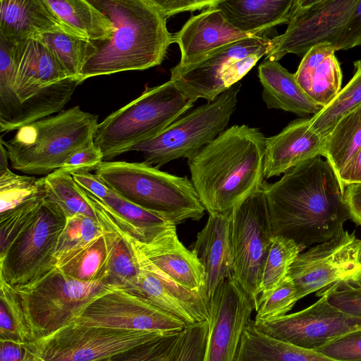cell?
<instances>
[{
  "label": "cell",
  "instance_id": "6da1fadb",
  "mask_svg": "<svg viewBox=\"0 0 361 361\" xmlns=\"http://www.w3.org/2000/svg\"><path fill=\"white\" fill-rule=\"evenodd\" d=\"M272 233L293 240L303 251L329 240L350 219L339 178L322 156L286 171L277 181L264 182Z\"/></svg>",
  "mask_w": 361,
  "mask_h": 361
},
{
  "label": "cell",
  "instance_id": "7a4b0ae2",
  "mask_svg": "<svg viewBox=\"0 0 361 361\" xmlns=\"http://www.w3.org/2000/svg\"><path fill=\"white\" fill-rule=\"evenodd\" d=\"M266 139L259 128L235 125L188 159L190 180L209 214H231L262 190Z\"/></svg>",
  "mask_w": 361,
  "mask_h": 361
},
{
  "label": "cell",
  "instance_id": "3957f363",
  "mask_svg": "<svg viewBox=\"0 0 361 361\" xmlns=\"http://www.w3.org/2000/svg\"><path fill=\"white\" fill-rule=\"evenodd\" d=\"M113 23L110 39L94 42V53L85 62L80 77L85 80L160 65L173 34L166 18L152 0H89Z\"/></svg>",
  "mask_w": 361,
  "mask_h": 361
},
{
  "label": "cell",
  "instance_id": "277c9868",
  "mask_svg": "<svg viewBox=\"0 0 361 361\" xmlns=\"http://www.w3.org/2000/svg\"><path fill=\"white\" fill-rule=\"evenodd\" d=\"M98 116L79 106L19 128L4 141L12 167L30 175L47 176L60 169L78 149L94 140Z\"/></svg>",
  "mask_w": 361,
  "mask_h": 361
},
{
  "label": "cell",
  "instance_id": "5b68a950",
  "mask_svg": "<svg viewBox=\"0 0 361 361\" xmlns=\"http://www.w3.org/2000/svg\"><path fill=\"white\" fill-rule=\"evenodd\" d=\"M95 173L130 202L178 225L199 221L205 211L186 176L162 171L145 162L104 161Z\"/></svg>",
  "mask_w": 361,
  "mask_h": 361
},
{
  "label": "cell",
  "instance_id": "8992f818",
  "mask_svg": "<svg viewBox=\"0 0 361 361\" xmlns=\"http://www.w3.org/2000/svg\"><path fill=\"white\" fill-rule=\"evenodd\" d=\"M194 103L171 80L146 86L140 97L98 124L94 142L103 153L104 161H111L161 133Z\"/></svg>",
  "mask_w": 361,
  "mask_h": 361
},
{
  "label": "cell",
  "instance_id": "52a82bcc",
  "mask_svg": "<svg viewBox=\"0 0 361 361\" xmlns=\"http://www.w3.org/2000/svg\"><path fill=\"white\" fill-rule=\"evenodd\" d=\"M13 44V86L21 104L18 129L61 111L81 83L68 77L39 37Z\"/></svg>",
  "mask_w": 361,
  "mask_h": 361
},
{
  "label": "cell",
  "instance_id": "ba28073f",
  "mask_svg": "<svg viewBox=\"0 0 361 361\" xmlns=\"http://www.w3.org/2000/svg\"><path fill=\"white\" fill-rule=\"evenodd\" d=\"M237 82L212 102L185 113L155 137L135 145L145 164L159 169L180 158L188 159L224 133L238 102Z\"/></svg>",
  "mask_w": 361,
  "mask_h": 361
},
{
  "label": "cell",
  "instance_id": "9c48e42d",
  "mask_svg": "<svg viewBox=\"0 0 361 361\" xmlns=\"http://www.w3.org/2000/svg\"><path fill=\"white\" fill-rule=\"evenodd\" d=\"M67 218L47 192L36 214L0 257V278L25 288L57 266L55 252Z\"/></svg>",
  "mask_w": 361,
  "mask_h": 361
},
{
  "label": "cell",
  "instance_id": "30bf717a",
  "mask_svg": "<svg viewBox=\"0 0 361 361\" xmlns=\"http://www.w3.org/2000/svg\"><path fill=\"white\" fill-rule=\"evenodd\" d=\"M170 334L71 322L27 345L33 361H111Z\"/></svg>",
  "mask_w": 361,
  "mask_h": 361
},
{
  "label": "cell",
  "instance_id": "8fae6325",
  "mask_svg": "<svg viewBox=\"0 0 361 361\" xmlns=\"http://www.w3.org/2000/svg\"><path fill=\"white\" fill-rule=\"evenodd\" d=\"M111 288L104 279L79 281L57 267L25 288H14L25 310L34 342L71 323L84 305Z\"/></svg>",
  "mask_w": 361,
  "mask_h": 361
},
{
  "label": "cell",
  "instance_id": "7c38bea8",
  "mask_svg": "<svg viewBox=\"0 0 361 361\" xmlns=\"http://www.w3.org/2000/svg\"><path fill=\"white\" fill-rule=\"evenodd\" d=\"M231 236V276L250 295L256 308L262 269L274 237L262 190L234 208Z\"/></svg>",
  "mask_w": 361,
  "mask_h": 361
},
{
  "label": "cell",
  "instance_id": "4fadbf2b",
  "mask_svg": "<svg viewBox=\"0 0 361 361\" xmlns=\"http://www.w3.org/2000/svg\"><path fill=\"white\" fill-rule=\"evenodd\" d=\"M357 0H295L286 31L271 38L264 60L279 61L285 55L303 57L314 46L332 44Z\"/></svg>",
  "mask_w": 361,
  "mask_h": 361
},
{
  "label": "cell",
  "instance_id": "5bb4252c",
  "mask_svg": "<svg viewBox=\"0 0 361 361\" xmlns=\"http://www.w3.org/2000/svg\"><path fill=\"white\" fill-rule=\"evenodd\" d=\"M73 323L125 330L183 331L188 326L173 314L128 291L111 288L84 305Z\"/></svg>",
  "mask_w": 361,
  "mask_h": 361
},
{
  "label": "cell",
  "instance_id": "9a60e30c",
  "mask_svg": "<svg viewBox=\"0 0 361 361\" xmlns=\"http://www.w3.org/2000/svg\"><path fill=\"white\" fill-rule=\"evenodd\" d=\"M360 252L361 239L344 229L332 239L300 252L287 275L298 300L359 272Z\"/></svg>",
  "mask_w": 361,
  "mask_h": 361
},
{
  "label": "cell",
  "instance_id": "2e32d148",
  "mask_svg": "<svg viewBox=\"0 0 361 361\" xmlns=\"http://www.w3.org/2000/svg\"><path fill=\"white\" fill-rule=\"evenodd\" d=\"M253 322L259 331L267 336L313 350L361 328V319L337 310L324 295L300 311L268 320H253Z\"/></svg>",
  "mask_w": 361,
  "mask_h": 361
},
{
  "label": "cell",
  "instance_id": "e0dca14e",
  "mask_svg": "<svg viewBox=\"0 0 361 361\" xmlns=\"http://www.w3.org/2000/svg\"><path fill=\"white\" fill-rule=\"evenodd\" d=\"M255 309L252 298L232 276L221 281L209 300L202 361H235L244 329Z\"/></svg>",
  "mask_w": 361,
  "mask_h": 361
},
{
  "label": "cell",
  "instance_id": "ac0fdd59",
  "mask_svg": "<svg viewBox=\"0 0 361 361\" xmlns=\"http://www.w3.org/2000/svg\"><path fill=\"white\" fill-rule=\"evenodd\" d=\"M271 38L252 37L222 46L197 62L171 68V78L180 92L195 102L199 98L212 102L226 92L223 76L238 60L257 54H267Z\"/></svg>",
  "mask_w": 361,
  "mask_h": 361
},
{
  "label": "cell",
  "instance_id": "d6986e66",
  "mask_svg": "<svg viewBox=\"0 0 361 361\" xmlns=\"http://www.w3.org/2000/svg\"><path fill=\"white\" fill-rule=\"evenodd\" d=\"M137 257L140 273L132 293L173 314L188 326L209 319V299L206 293L189 290L173 280L153 264L130 238Z\"/></svg>",
  "mask_w": 361,
  "mask_h": 361
},
{
  "label": "cell",
  "instance_id": "ffe728a7",
  "mask_svg": "<svg viewBox=\"0 0 361 361\" xmlns=\"http://www.w3.org/2000/svg\"><path fill=\"white\" fill-rule=\"evenodd\" d=\"M77 186L94 211L101 225L113 226L139 243H148L176 226L162 216L130 202L111 188L106 197L99 200Z\"/></svg>",
  "mask_w": 361,
  "mask_h": 361
},
{
  "label": "cell",
  "instance_id": "44dd1931",
  "mask_svg": "<svg viewBox=\"0 0 361 361\" xmlns=\"http://www.w3.org/2000/svg\"><path fill=\"white\" fill-rule=\"evenodd\" d=\"M254 36L232 25L221 11L214 7L191 16L182 28L173 34L174 43L180 50V66L195 63L212 51Z\"/></svg>",
  "mask_w": 361,
  "mask_h": 361
},
{
  "label": "cell",
  "instance_id": "7402d4cb",
  "mask_svg": "<svg viewBox=\"0 0 361 361\" xmlns=\"http://www.w3.org/2000/svg\"><path fill=\"white\" fill-rule=\"evenodd\" d=\"M324 137L310 126V118L290 122L278 134L267 137L264 157V178L284 174L298 164L323 157Z\"/></svg>",
  "mask_w": 361,
  "mask_h": 361
},
{
  "label": "cell",
  "instance_id": "603a6c76",
  "mask_svg": "<svg viewBox=\"0 0 361 361\" xmlns=\"http://www.w3.org/2000/svg\"><path fill=\"white\" fill-rule=\"evenodd\" d=\"M132 240L153 264L176 283L189 290L207 294L204 268L195 252L179 240L176 226L148 243Z\"/></svg>",
  "mask_w": 361,
  "mask_h": 361
},
{
  "label": "cell",
  "instance_id": "cb8c5ba5",
  "mask_svg": "<svg viewBox=\"0 0 361 361\" xmlns=\"http://www.w3.org/2000/svg\"><path fill=\"white\" fill-rule=\"evenodd\" d=\"M231 214H209L192 245V250L204 268L209 300L218 285L232 275Z\"/></svg>",
  "mask_w": 361,
  "mask_h": 361
},
{
  "label": "cell",
  "instance_id": "d4e9b609",
  "mask_svg": "<svg viewBox=\"0 0 361 361\" xmlns=\"http://www.w3.org/2000/svg\"><path fill=\"white\" fill-rule=\"evenodd\" d=\"M335 52L328 42L314 46L302 58L294 73L302 91L322 108L341 90L343 74Z\"/></svg>",
  "mask_w": 361,
  "mask_h": 361
},
{
  "label": "cell",
  "instance_id": "484cf974",
  "mask_svg": "<svg viewBox=\"0 0 361 361\" xmlns=\"http://www.w3.org/2000/svg\"><path fill=\"white\" fill-rule=\"evenodd\" d=\"M295 0H217L214 6L240 31L257 37L288 24Z\"/></svg>",
  "mask_w": 361,
  "mask_h": 361
},
{
  "label": "cell",
  "instance_id": "4316f807",
  "mask_svg": "<svg viewBox=\"0 0 361 361\" xmlns=\"http://www.w3.org/2000/svg\"><path fill=\"white\" fill-rule=\"evenodd\" d=\"M61 27L44 0H1L0 37L17 43Z\"/></svg>",
  "mask_w": 361,
  "mask_h": 361
},
{
  "label": "cell",
  "instance_id": "83f0119b",
  "mask_svg": "<svg viewBox=\"0 0 361 361\" xmlns=\"http://www.w3.org/2000/svg\"><path fill=\"white\" fill-rule=\"evenodd\" d=\"M257 70L262 87V97L268 109L283 110L302 118L313 116L321 110L322 107L302 91L294 73L279 61L264 59Z\"/></svg>",
  "mask_w": 361,
  "mask_h": 361
},
{
  "label": "cell",
  "instance_id": "f1b7e54d",
  "mask_svg": "<svg viewBox=\"0 0 361 361\" xmlns=\"http://www.w3.org/2000/svg\"><path fill=\"white\" fill-rule=\"evenodd\" d=\"M44 1L65 30L93 42L111 38L113 23L89 0Z\"/></svg>",
  "mask_w": 361,
  "mask_h": 361
},
{
  "label": "cell",
  "instance_id": "f546056e",
  "mask_svg": "<svg viewBox=\"0 0 361 361\" xmlns=\"http://www.w3.org/2000/svg\"><path fill=\"white\" fill-rule=\"evenodd\" d=\"M235 361H337L317 350L293 345L259 331L253 320L245 326Z\"/></svg>",
  "mask_w": 361,
  "mask_h": 361
},
{
  "label": "cell",
  "instance_id": "4dcf8cb0",
  "mask_svg": "<svg viewBox=\"0 0 361 361\" xmlns=\"http://www.w3.org/2000/svg\"><path fill=\"white\" fill-rule=\"evenodd\" d=\"M109 247L105 281L110 286L132 293L140 267L130 238L109 225H102Z\"/></svg>",
  "mask_w": 361,
  "mask_h": 361
},
{
  "label": "cell",
  "instance_id": "1f68e13d",
  "mask_svg": "<svg viewBox=\"0 0 361 361\" xmlns=\"http://www.w3.org/2000/svg\"><path fill=\"white\" fill-rule=\"evenodd\" d=\"M361 148V105L344 115L324 137L323 157L338 177Z\"/></svg>",
  "mask_w": 361,
  "mask_h": 361
},
{
  "label": "cell",
  "instance_id": "d6a6232c",
  "mask_svg": "<svg viewBox=\"0 0 361 361\" xmlns=\"http://www.w3.org/2000/svg\"><path fill=\"white\" fill-rule=\"evenodd\" d=\"M37 37L47 47L68 77L80 80L85 62L95 51L94 42L75 35L62 27Z\"/></svg>",
  "mask_w": 361,
  "mask_h": 361
},
{
  "label": "cell",
  "instance_id": "836d02e7",
  "mask_svg": "<svg viewBox=\"0 0 361 361\" xmlns=\"http://www.w3.org/2000/svg\"><path fill=\"white\" fill-rule=\"evenodd\" d=\"M109 258L105 233L57 266L66 276L82 282L104 279Z\"/></svg>",
  "mask_w": 361,
  "mask_h": 361
},
{
  "label": "cell",
  "instance_id": "e575fe53",
  "mask_svg": "<svg viewBox=\"0 0 361 361\" xmlns=\"http://www.w3.org/2000/svg\"><path fill=\"white\" fill-rule=\"evenodd\" d=\"M355 71L349 82L326 106L310 117L313 130L325 137L346 114L361 105V59L354 62Z\"/></svg>",
  "mask_w": 361,
  "mask_h": 361
},
{
  "label": "cell",
  "instance_id": "d590c367",
  "mask_svg": "<svg viewBox=\"0 0 361 361\" xmlns=\"http://www.w3.org/2000/svg\"><path fill=\"white\" fill-rule=\"evenodd\" d=\"M13 44L0 37V132L18 129L21 104L13 86Z\"/></svg>",
  "mask_w": 361,
  "mask_h": 361
},
{
  "label": "cell",
  "instance_id": "8d00e7d4",
  "mask_svg": "<svg viewBox=\"0 0 361 361\" xmlns=\"http://www.w3.org/2000/svg\"><path fill=\"white\" fill-rule=\"evenodd\" d=\"M43 178L47 192L59 204L66 218L79 214L99 222L71 173L57 169Z\"/></svg>",
  "mask_w": 361,
  "mask_h": 361
},
{
  "label": "cell",
  "instance_id": "74e56055",
  "mask_svg": "<svg viewBox=\"0 0 361 361\" xmlns=\"http://www.w3.org/2000/svg\"><path fill=\"white\" fill-rule=\"evenodd\" d=\"M301 252L293 240L274 235L262 269L260 295L272 290L285 279L291 264Z\"/></svg>",
  "mask_w": 361,
  "mask_h": 361
},
{
  "label": "cell",
  "instance_id": "f35d334b",
  "mask_svg": "<svg viewBox=\"0 0 361 361\" xmlns=\"http://www.w3.org/2000/svg\"><path fill=\"white\" fill-rule=\"evenodd\" d=\"M45 191L44 178L19 175L9 168L0 170V216Z\"/></svg>",
  "mask_w": 361,
  "mask_h": 361
},
{
  "label": "cell",
  "instance_id": "ab89813d",
  "mask_svg": "<svg viewBox=\"0 0 361 361\" xmlns=\"http://www.w3.org/2000/svg\"><path fill=\"white\" fill-rule=\"evenodd\" d=\"M104 233L100 223L87 216L78 214L67 218L55 252L57 266Z\"/></svg>",
  "mask_w": 361,
  "mask_h": 361
},
{
  "label": "cell",
  "instance_id": "60d3db41",
  "mask_svg": "<svg viewBox=\"0 0 361 361\" xmlns=\"http://www.w3.org/2000/svg\"><path fill=\"white\" fill-rule=\"evenodd\" d=\"M329 303L352 317L361 319V270L317 293Z\"/></svg>",
  "mask_w": 361,
  "mask_h": 361
},
{
  "label": "cell",
  "instance_id": "b9f144b4",
  "mask_svg": "<svg viewBox=\"0 0 361 361\" xmlns=\"http://www.w3.org/2000/svg\"><path fill=\"white\" fill-rule=\"evenodd\" d=\"M298 301L295 286L287 276L274 289L260 295L255 320L263 321L287 314Z\"/></svg>",
  "mask_w": 361,
  "mask_h": 361
},
{
  "label": "cell",
  "instance_id": "7bdbcfd3",
  "mask_svg": "<svg viewBox=\"0 0 361 361\" xmlns=\"http://www.w3.org/2000/svg\"><path fill=\"white\" fill-rule=\"evenodd\" d=\"M45 195L46 188L42 194L0 216V257L36 214Z\"/></svg>",
  "mask_w": 361,
  "mask_h": 361
},
{
  "label": "cell",
  "instance_id": "ee69618b",
  "mask_svg": "<svg viewBox=\"0 0 361 361\" xmlns=\"http://www.w3.org/2000/svg\"><path fill=\"white\" fill-rule=\"evenodd\" d=\"M183 331L170 334L111 361H171Z\"/></svg>",
  "mask_w": 361,
  "mask_h": 361
},
{
  "label": "cell",
  "instance_id": "f6af8a7d",
  "mask_svg": "<svg viewBox=\"0 0 361 361\" xmlns=\"http://www.w3.org/2000/svg\"><path fill=\"white\" fill-rule=\"evenodd\" d=\"M0 298L11 317L18 340L23 344L33 343L28 318L20 298L13 286L0 278Z\"/></svg>",
  "mask_w": 361,
  "mask_h": 361
},
{
  "label": "cell",
  "instance_id": "bcb514c9",
  "mask_svg": "<svg viewBox=\"0 0 361 361\" xmlns=\"http://www.w3.org/2000/svg\"><path fill=\"white\" fill-rule=\"evenodd\" d=\"M207 330V322L185 328L171 361H202Z\"/></svg>",
  "mask_w": 361,
  "mask_h": 361
},
{
  "label": "cell",
  "instance_id": "7dc6e473",
  "mask_svg": "<svg viewBox=\"0 0 361 361\" xmlns=\"http://www.w3.org/2000/svg\"><path fill=\"white\" fill-rule=\"evenodd\" d=\"M317 351L337 361H361V328L342 335Z\"/></svg>",
  "mask_w": 361,
  "mask_h": 361
},
{
  "label": "cell",
  "instance_id": "c3c4849f",
  "mask_svg": "<svg viewBox=\"0 0 361 361\" xmlns=\"http://www.w3.org/2000/svg\"><path fill=\"white\" fill-rule=\"evenodd\" d=\"M102 161L103 153L92 140L72 153L59 169L69 173L95 171Z\"/></svg>",
  "mask_w": 361,
  "mask_h": 361
},
{
  "label": "cell",
  "instance_id": "681fc988",
  "mask_svg": "<svg viewBox=\"0 0 361 361\" xmlns=\"http://www.w3.org/2000/svg\"><path fill=\"white\" fill-rule=\"evenodd\" d=\"M332 46L335 51L361 46V0H357Z\"/></svg>",
  "mask_w": 361,
  "mask_h": 361
},
{
  "label": "cell",
  "instance_id": "f907efd6",
  "mask_svg": "<svg viewBox=\"0 0 361 361\" xmlns=\"http://www.w3.org/2000/svg\"><path fill=\"white\" fill-rule=\"evenodd\" d=\"M152 1L167 19L180 13L202 11L212 8L217 0H152Z\"/></svg>",
  "mask_w": 361,
  "mask_h": 361
},
{
  "label": "cell",
  "instance_id": "816d5d0a",
  "mask_svg": "<svg viewBox=\"0 0 361 361\" xmlns=\"http://www.w3.org/2000/svg\"><path fill=\"white\" fill-rule=\"evenodd\" d=\"M263 56H266V53L261 52L254 54L240 59L233 63L227 69L223 76L222 82L224 89L226 91L233 85L239 82V80L255 66L257 62Z\"/></svg>",
  "mask_w": 361,
  "mask_h": 361
},
{
  "label": "cell",
  "instance_id": "f5cc1de1",
  "mask_svg": "<svg viewBox=\"0 0 361 361\" xmlns=\"http://www.w3.org/2000/svg\"><path fill=\"white\" fill-rule=\"evenodd\" d=\"M71 174L78 186L99 200L106 197L111 191V188L96 173L82 171Z\"/></svg>",
  "mask_w": 361,
  "mask_h": 361
},
{
  "label": "cell",
  "instance_id": "db71d44e",
  "mask_svg": "<svg viewBox=\"0 0 361 361\" xmlns=\"http://www.w3.org/2000/svg\"><path fill=\"white\" fill-rule=\"evenodd\" d=\"M344 199L350 219L361 226V183H353L343 188Z\"/></svg>",
  "mask_w": 361,
  "mask_h": 361
},
{
  "label": "cell",
  "instance_id": "11a10c76",
  "mask_svg": "<svg viewBox=\"0 0 361 361\" xmlns=\"http://www.w3.org/2000/svg\"><path fill=\"white\" fill-rule=\"evenodd\" d=\"M343 188L353 183H361V148L347 164L338 176Z\"/></svg>",
  "mask_w": 361,
  "mask_h": 361
},
{
  "label": "cell",
  "instance_id": "9f6ffc18",
  "mask_svg": "<svg viewBox=\"0 0 361 361\" xmlns=\"http://www.w3.org/2000/svg\"><path fill=\"white\" fill-rule=\"evenodd\" d=\"M23 345L20 341L1 338L0 361H23Z\"/></svg>",
  "mask_w": 361,
  "mask_h": 361
},
{
  "label": "cell",
  "instance_id": "6f0895ef",
  "mask_svg": "<svg viewBox=\"0 0 361 361\" xmlns=\"http://www.w3.org/2000/svg\"><path fill=\"white\" fill-rule=\"evenodd\" d=\"M0 331L1 338L19 341L13 319L1 302L0 305Z\"/></svg>",
  "mask_w": 361,
  "mask_h": 361
},
{
  "label": "cell",
  "instance_id": "680465c9",
  "mask_svg": "<svg viewBox=\"0 0 361 361\" xmlns=\"http://www.w3.org/2000/svg\"><path fill=\"white\" fill-rule=\"evenodd\" d=\"M360 263L361 264V252H360Z\"/></svg>",
  "mask_w": 361,
  "mask_h": 361
}]
</instances>
